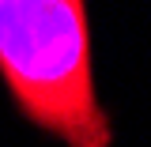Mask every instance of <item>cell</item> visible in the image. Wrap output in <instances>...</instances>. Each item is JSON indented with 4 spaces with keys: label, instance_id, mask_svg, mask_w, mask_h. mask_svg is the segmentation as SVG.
<instances>
[{
    "label": "cell",
    "instance_id": "6da1fadb",
    "mask_svg": "<svg viewBox=\"0 0 151 147\" xmlns=\"http://www.w3.org/2000/svg\"><path fill=\"white\" fill-rule=\"evenodd\" d=\"M0 79L19 113L68 147H110L87 0H0Z\"/></svg>",
    "mask_w": 151,
    "mask_h": 147
}]
</instances>
